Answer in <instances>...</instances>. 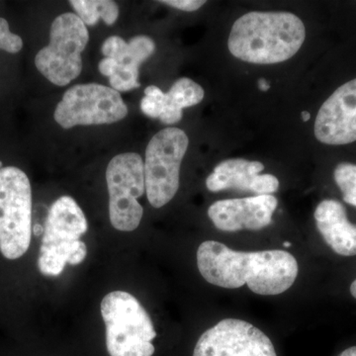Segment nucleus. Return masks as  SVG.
Listing matches in <instances>:
<instances>
[{"instance_id": "2", "label": "nucleus", "mask_w": 356, "mask_h": 356, "mask_svg": "<svg viewBox=\"0 0 356 356\" xmlns=\"http://www.w3.org/2000/svg\"><path fill=\"white\" fill-rule=\"evenodd\" d=\"M305 38V25L295 14L252 11L234 23L228 48L243 62L280 64L296 55Z\"/></svg>"}, {"instance_id": "24", "label": "nucleus", "mask_w": 356, "mask_h": 356, "mask_svg": "<svg viewBox=\"0 0 356 356\" xmlns=\"http://www.w3.org/2000/svg\"><path fill=\"white\" fill-rule=\"evenodd\" d=\"M119 63L116 60L110 58H104L100 60L99 65H98V69L102 72L103 76H113L114 72L118 69Z\"/></svg>"}, {"instance_id": "9", "label": "nucleus", "mask_w": 356, "mask_h": 356, "mask_svg": "<svg viewBox=\"0 0 356 356\" xmlns=\"http://www.w3.org/2000/svg\"><path fill=\"white\" fill-rule=\"evenodd\" d=\"M128 107L118 91L98 83L76 84L65 91L54 118L64 129L123 120Z\"/></svg>"}, {"instance_id": "11", "label": "nucleus", "mask_w": 356, "mask_h": 356, "mask_svg": "<svg viewBox=\"0 0 356 356\" xmlns=\"http://www.w3.org/2000/svg\"><path fill=\"white\" fill-rule=\"evenodd\" d=\"M315 137L331 146L355 142L356 79L339 86L318 110Z\"/></svg>"}, {"instance_id": "1", "label": "nucleus", "mask_w": 356, "mask_h": 356, "mask_svg": "<svg viewBox=\"0 0 356 356\" xmlns=\"http://www.w3.org/2000/svg\"><path fill=\"white\" fill-rule=\"evenodd\" d=\"M197 266L210 284L226 289L247 284L255 294L264 296L286 291L294 284L299 271L296 259L284 250L236 252L214 241L199 245Z\"/></svg>"}, {"instance_id": "17", "label": "nucleus", "mask_w": 356, "mask_h": 356, "mask_svg": "<svg viewBox=\"0 0 356 356\" xmlns=\"http://www.w3.org/2000/svg\"><path fill=\"white\" fill-rule=\"evenodd\" d=\"M334 177L343 193L344 202L356 207V165L339 163L334 168Z\"/></svg>"}, {"instance_id": "21", "label": "nucleus", "mask_w": 356, "mask_h": 356, "mask_svg": "<svg viewBox=\"0 0 356 356\" xmlns=\"http://www.w3.org/2000/svg\"><path fill=\"white\" fill-rule=\"evenodd\" d=\"M105 58H113L119 64L124 63L127 57L128 43L119 36H111L105 40L102 48Z\"/></svg>"}, {"instance_id": "14", "label": "nucleus", "mask_w": 356, "mask_h": 356, "mask_svg": "<svg viewBox=\"0 0 356 356\" xmlns=\"http://www.w3.org/2000/svg\"><path fill=\"white\" fill-rule=\"evenodd\" d=\"M318 231L337 254L356 255V225L348 220L346 208L334 199L322 201L315 210Z\"/></svg>"}, {"instance_id": "3", "label": "nucleus", "mask_w": 356, "mask_h": 356, "mask_svg": "<svg viewBox=\"0 0 356 356\" xmlns=\"http://www.w3.org/2000/svg\"><path fill=\"white\" fill-rule=\"evenodd\" d=\"M88 229L86 215L74 198L62 196L51 204L40 247V273L58 276L67 264H81L88 255V248L81 236Z\"/></svg>"}, {"instance_id": "27", "label": "nucleus", "mask_w": 356, "mask_h": 356, "mask_svg": "<svg viewBox=\"0 0 356 356\" xmlns=\"http://www.w3.org/2000/svg\"><path fill=\"white\" fill-rule=\"evenodd\" d=\"M350 293L353 297L356 299V280L351 283L350 285Z\"/></svg>"}, {"instance_id": "30", "label": "nucleus", "mask_w": 356, "mask_h": 356, "mask_svg": "<svg viewBox=\"0 0 356 356\" xmlns=\"http://www.w3.org/2000/svg\"><path fill=\"white\" fill-rule=\"evenodd\" d=\"M0 168H2V163H1V161H0Z\"/></svg>"}, {"instance_id": "8", "label": "nucleus", "mask_w": 356, "mask_h": 356, "mask_svg": "<svg viewBox=\"0 0 356 356\" xmlns=\"http://www.w3.org/2000/svg\"><path fill=\"white\" fill-rule=\"evenodd\" d=\"M106 181L112 226L118 231H135L144 214L138 199L146 191L144 161L140 154L125 153L114 156L107 166Z\"/></svg>"}, {"instance_id": "12", "label": "nucleus", "mask_w": 356, "mask_h": 356, "mask_svg": "<svg viewBox=\"0 0 356 356\" xmlns=\"http://www.w3.org/2000/svg\"><path fill=\"white\" fill-rule=\"evenodd\" d=\"M277 205V199L273 195L227 199L213 203L208 209V216L222 232L259 231L273 222Z\"/></svg>"}, {"instance_id": "6", "label": "nucleus", "mask_w": 356, "mask_h": 356, "mask_svg": "<svg viewBox=\"0 0 356 356\" xmlns=\"http://www.w3.org/2000/svg\"><path fill=\"white\" fill-rule=\"evenodd\" d=\"M88 40V28L76 14H60L51 23L50 43L35 58L37 70L55 86H67L83 70L81 53Z\"/></svg>"}, {"instance_id": "20", "label": "nucleus", "mask_w": 356, "mask_h": 356, "mask_svg": "<svg viewBox=\"0 0 356 356\" xmlns=\"http://www.w3.org/2000/svg\"><path fill=\"white\" fill-rule=\"evenodd\" d=\"M165 93L156 86L145 89V96L140 100V110L149 118H159L165 104Z\"/></svg>"}, {"instance_id": "22", "label": "nucleus", "mask_w": 356, "mask_h": 356, "mask_svg": "<svg viewBox=\"0 0 356 356\" xmlns=\"http://www.w3.org/2000/svg\"><path fill=\"white\" fill-rule=\"evenodd\" d=\"M23 48V40L17 34L10 31L8 22L0 18V50L16 54Z\"/></svg>"}, {"instance_id": "5", "label": "nucleus", "mask_w": 356, "mask_h": 356, "mask_svg": "<svg viewBox=\"0 0 356 356\" xmlns=\"http://www.w3.org/2000/svg\"><path fill=\"white\" fill-rule=\"evenodd\" d=\"M32 238V189L20 168H0V252L7 259L23 257Z\"/></svg>"}, {"instance_id": "26", "label": "nucleus", "mask_w": 356, "mask_h": 356, "mask_svg": "<svg viewBox=\"0 0 356 356\" xmlns=\"http://www.w3.org/2000/svg\"><path fill=\"white\" fill-rule=\"evenodd\" d=\"M339 356H356V346H351L348 350L343 351Z\"/></svg>"}, {"instance_id": "4", "label": "nucleus", "mask_w": 356, "mask_h": 356, "mask_svg": "<svg viewBox=\"0 0 356 356\" xmlns=\"http://www.w3.org/2000/svg\"><path fill=\"white\" fill-rule=\"evenodd\" d=\"M110 356H153L156 332L142 304L126 291L110 292L102 302Z\"/></svg>"}, {"instance_id": "28", "label": "nucleus", "mask_w": 356, "mask_h": 356, "mask_svg": "<svg viewBox=\"0 0 356 356\" xmlns=\"http://www.w3.org/2000/svg\"><path fill=\"white\" fill-rule=\"evenodd\" d=\"M301 116H302V119H303L304 122L310 120L311 115H310V113H309V112H307V111L302 112Z\"/></svg>"}, {"instance_id": "15", "label": "nucleus", "mask_w": 356, "mask_h": 356, "mask_svg": "<svg viewBox=\"0 0 356 356\" xmlns=\"http://www.w3.org/2000/svg\"><path fill=\"white\" fill-rule=\"evenodd\" d=\"M205 92L200 84L188 77H181L172 84L165 95L163 110L159 120L166 125L178 123L184 116V109L195 106L204 99Z\"/></svg>"}, {"instance_id": "19", "label": "nucleus", "mask_w": 356, "mask_h": 356, "mask_svg": "<svg viewBox=\"0 0 356 356\" xmlns=\"http://www.w3.org/2000/svg\"><path fill=\"white\" fill-rule=\"evenodd\" d=\"M139 67L133 64H119L118 69L113 76L109 77L112 88L116 91H129L140 88Z\"/></svg>"}, {"instance_id": "29", "label": "nucleus", "mask_w": 356, "mask_h": 356, "mask_svg": "<svg viewBox=\"0 0 356 356\" xmlns=\"http://www.w3.org/2000/svg\"><path fill=\"white\" fill-rule=\"evenodd\" d=\"M290 245H291V243H290L289 242H285L284 243V247L285 248H289Z\"/></svg>"}, {"instance_id": "13", "label": "nucleus", "mask_w": 356, "mask_h": 356, "mask_svg": "<svg viewBox=\"0 0 356 356\" xmlns=\"http://www.w3.org/2000/svg\"><path fill=\"white\" fill-rule=\"evenodd\" d=\"M264 170L261 161L226 159L217 165L207 177L206 186L211 192L238 189L257 195H271L280 189V180L273 175H261Z\"/></svg>"}, {"instance_id": "18", "label": "nucleus", "mask_w": 356, "mask_h": 356, "mask_svg": "<svg viewBox=\"0 0 356 356\" xmlns=\"http://www.w3.org/2000/svg\"><path fill=\"white\" fill-rule=\"evenodd\" d=\"M156 51V44L149 37L140 35L134 37L128 43L127 57L122 64H133L140 67V64L151 57Z\"/></svg>"}, {"instance_id": "16", "label": "nucleus", "mask_w": 356, "mask_h": 356, "mask_svg": "<svg viewBox=\"0 0 356 356\" xmlns=\"http://www.w3.org/2000/svg\"><path fill=\"white\" fill-rule=\"evenodd\" d=\"M70 3L86 25L95 26L102 19L111 26L119 17V7L111 0H72Z\"/></svg>"}, {"instance_id": "7", "label": "nucleus", "mask_w": 356, "mask_h": 356, "mask_svg": "<svg viewBox=\"0 0 356 356\" xmlns=\"http://www.w3.org/2000/svg\"><path fill=\"white\" fill-rule=\"evenodd\" d=\"M189 139L181 129L159 131L147 144L144 163L147 197L154 208L166 205L179 188L182 159Z\"/></svg>"}, {"instance_id": "23", "label": "nucleus", "mask_w": 356, "mask_h": 356, "mask_svg": "<svg viewBox=\"0 0 356 356\" xmlns=\"http://www.w3.org/2000/svg\"><path fill=\"white\" fill-rule=\"evenodd\" d=\"M159 2L165 6L175 7L178 10L186 11V13L198 10L206 3L204 0H165V1Z\"/></svg>"}, {"instance_id": "10", "label": "nucleus", "mask_w": 356, "mask_h": 356, "mask_svg": "<svg viewBox=\"0 0 356 356\" xmlns=\"http://www.w3.org/2000/svg\"><path fill=\"white\" fill-rule=\"evenodd\" d=\"M193 356H277L269 337L254 325L226 318L200 337Z\"/></svg>"}, {"instance_id": "25", "label": "nucleus", "mask_w": 356, "mask_h": 356, "mask_svg": "<svg viewBox=\"0 0 356 356\" xmlns=\"http://www.w3.org/2000/svg\"><path fill=\"white\" fill-rule=\"evenodd\" d=\"M257 86H259V90L261 91H267L270 88V84L264 79H259Z\"/></svg>"}]
</instances>
